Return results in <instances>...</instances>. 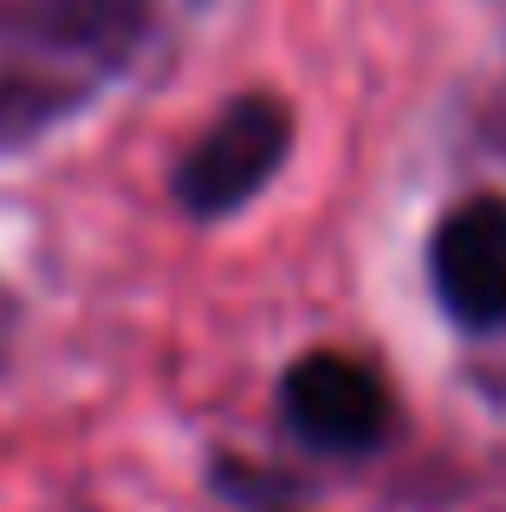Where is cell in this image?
I'll return each instance as SVG.
<instances>
[{
  "label": "cell",
  "instance_id": "obj_2",
  "mask_svg": "<svg viewBox=\"0 0 506 512\" xmlns=\"http://www.w3.org/2000/svg\"><path fill=\"white\" fill-rule=\"evenodd\" d=\"M279 409H286L292 435L318 454H364L390 435V389L370 363L344 357V350H312L286 370L279 383Z\"/></svg>",
  "mask_w": 506,
  "mask_h": 512
},
{
  "label": "cell",
  "instance_id": "obj_4",
  "mask_svg": "<svg viewBox=\"0 0 506 512\" xmlns=\"http://www.w3.org/2000/svg\"><path fill=\"white\" fill-rule=\"evenodd\" d=\"M0 338H7V292H0Z\"/></svg>",
  "mask_w": 506,
  "mask_h": 512
},
{
  "label": "cell",
  "instance_id": "obj_1",
  "mask_svg": "<svg viewBox=\"0 0 506 512\" xmlns=\"http://www.w3.org/2000/svg\"><path fill=\"white\" fill-rule=\"evenodd\" d=\"M286 150H292V111L273 91H247V98H234L228 111L189 143V156L176 163L169 188H176V201L189 214L215 221V214L247 208L279 175Z\"/></svg>",
  "mask_w": 506,
  "mask_h": 512
},
{
  "label": "cell",
  "instance_id": "obj_3",
  "mask_svg": "<svg viewBox=\"0 0 506 512\" xmlns=\"http://www.w3.org/2000/svg\"><path fill=\"white\" fill-rule=\"evenodd\" d=\"M435 299L468 331H506V195H474L429 240Z\"/></svg>",
  "mask_w": 506,
  "mask_h": 512
}]
</instances>
